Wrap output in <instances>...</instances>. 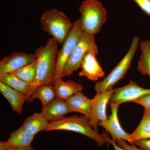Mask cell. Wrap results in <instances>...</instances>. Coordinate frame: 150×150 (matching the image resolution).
I'll list each match as a JSON object with an SVG mask.
<instances>
[{"mask_svg": "<svg viewBox=\"0 0 150 150\" xmlns=\"http://www.w3.org/2000/svg\"><path fill=\"white\" fill-rule=\"evenodd\" d=\"M66 100L72 112H79L89 119L92 105V99L88 98L81 91L70 96Z\"/></svg>", "mask_w": 150, "mask_h": 150, "instance_id": "2e32d148", "label": "cell"}, {"mask_svg": "<svg viewBox=\"0 0 150 150\" xmlns=\"http://www.w3.org/2000/svg\"><path fill=\"white\" fill-rule=\"evenodd\" d=\"M0 81L5 83L18 91L26 94L27 96V99L32 92L31 83L22 80L13 74H0Z\"/></svg>", "mask_w": 150, "mask_h": 150, "instance_id": "ffe728a7", "label": "cell"}, {"mask_svg": "<svg viewBox=\"0 0 150 150\" xmlns=\"http://www.w3.org/2000/svg\"><path fill=\"white\" fill-rule=\"evenodd\" d=\"M114 92L113 88L97 93L92 99V105L89 122L92 127L97 133L100 123L108 120L106 107Z\"/></svg>", "mask_w": 150, "mask_h": 150, "instance_id": "ba28073f", "label": "cell"}, {"mask_svg": "<svg viewBox=\"0 0 150 150\" xmlns=\"http://www.w3.org/2000/svg\"><path fill=\"white\" fill-rule=\"evenodd\" d=\"M131 145L140 140L150 139V112L144 109L141 122L137 129L131 134Z\"/></svg>", "mask_w": 150, "mask_h": 150, "instance_id": "44dd1931", "label": "cell"}, {"mask_svg": "<svg viewBox=\"0 0 150 150\" xmlns=\"http://www.w3.org/2000/svg\"><path fill=\"white\" fill-rule=\"evenodd\" d=\"M95 44L94 35L83 32L80 41L65 66L63 77L69 76L77 71L81 67V62L87 51Z\"/></svg>", "mask_w": 150, "mask_h": 150, "instance_id": "52a82bcc", "label": "cell"}, {"mask_svg": "<svg viewBox=\"0 0 150 150\" xmlns=\"http://www.w3.org/2000/svg\"><path fill=\"white\" fill-rule=\"evenodd\" d=\"M139 41V38L134 36L131 47L126 56L107 76L96 84L94 88L97 93L112 88L115 84L124 77L131 66Z\"/></svg>", "mask_w": 150, "mask_h": 150, "instance_id": "8992f818", "label": "cell"}, {"mask_svg": "<svg viewBox=\"0 0 150 150\" xmlns=\"http://www.w3.org/2000/svg\"><path fill=\"white\" fill-rule=\"evenodd\" d=\"M115 142L119 146L123 148L126 150H143L138 149L134 145L129 144H127L126 140L122 139H118Z\"/></svg>", "mask_w": 150, "mask_h": 150, "instance_id": "484cf974", "label": "cell"}, {"mask_svg": "<svg viewBox=\"0 0 150 150\" xmlns=\"http://www.w3.org/2000/svg\"><path fill=\"white\" fill-rule=\"evenodd\" d=\"M98 54V49L95 44L84 57L81 64L82 70L79 73L80 76L85 77L90 80L95 82L104 76V71L97 60L96 56Z\"/></svg>", "mask_w": 150, "mask_h": 150, "instance_id": "9c48e42d", "label": "cell"}, {"mask_svg": "<svg viewBox=\"0 0 150 150\" xmlns=\"http://www.w3.org/2000/svg\"><path fill=\"white\" fill-rule=\"evenodd\" d=\"M134 146H138L143 150H150V139L140 140L134 142Z\"/></svg>", "mask_w": 150, "mask_h": 150, "instance_id": "4316f807", "label": "cell"}, {"mask_svg": "<svg viewBox=\"0 0 150 150\" xmlns=\"http://www.w3.org/2000/svg\"><path fill=\"white\" fill-rule=\"evenodd\" d=\"M56 97L67 100L70 96L81 91L83 86L73 80L64 81L62 79L56 81L54 85Z\"/></svg>", "mask_w": 150, "mask_h": 150, "instance_id": "e0dca14e", "label": "cell"}, {"mask_svg": "<svg viewBox=\"0 0 150 150\" xmlns=\"http://www.w3.org/2000/svg\"><path fill=\"white\" fill-rule=\"evenodd\" d=\"M8 150H35L32 146H28L25 147L23 148H12V149H9Z\"/></svg>", "mask_w": 150, "mask_h": 150, "instance_id": "f1b7e54d", "label": "cell"}, {"mask_svg": "<svg viewBox=\"0 0 150 150\" xmlns=\"http://www.w3.org/2000/svg\"><path fill=\"white\" fill-rule=\"evenodd\" d=\"M59 43L54 38H48L45 46H40L34 52L38 65L36 77L31 84L32 92L39 86L54 85Z\"/></svg>", "mask_w": 150, "mask_h": 150, "instance_id": "6da1fadb", "label": "cell"}, {"mask_svg": "<svg viewBox=\"0 0 150 150\" xmlns=\"http://www.w3.org/2000/svg\"><path fill=\"white\" fill-rule=\"evenodd\" d=\"M50 123V126L46 131L64 130L76 132L95 141L99 146L108 143L109 137L105 132L100 134L96 132L91 125L88 118L84 115L62 117L59 120Z\"/></svg>", "mask_w": 150, "mask_h": 150, "instance_id": "7a4b0ae2", "label": "cell"}, {"mask_svg": "<svg viewBox=\"0 0 150 150\" xmlns=\"http://www.w3.org/2000/svg\"><path fill=\"white\" fill-rule=\"evenodd\" d=\"M41 29L62 45L72 26L64 13L56 8L44 12L40 18Z\"/></svg>", "mask_w": 150, "mask_h": 150, "instance_id": "277c9868", "label": "cell"}, {"mask_svg": "<svg viewBox=\"0 0 150 150\" xmlns=\"http://www.w3.org/2000/svg\"><path fill=\"white\" fill-rule=\"evenodd\" d=\"M140 50L142 54L138 62V71L142 74L149 75L150 78V40L141 42Z\"/></svg>", "mask_w": 150, "mask_h": 150, "instance_id": "7402d4cb", "label": "cell"}, {"mask_svg": "<svg viewBox=\"0 0 150 150\" xmlns=\"http://www.w3.org/2000/svg\"><path fill=\"white\" fill-rule=\"evenodd\" d=\"M111 108V114L106 122L100 123L99 126H102L108 131L115 142L118 139L126 140L131 144V134L126 133L120 125L118 117V108L120 105L109 103Z\"/></svg>", "mask_w": 150, "mask_h": 150, "instance_id": "7c38bea8", "label": "cell"}, {"mask_svg": "<svg viewBox=\"0 0 150 150\" xmlns=\"http://www.w3.org/2000/svg\"><path fill=\"white\" fill-rule=\"evenodd\" d=\"M149 94H150V89L143 88L138 85L136 82L131 80L127 85L114 89L110 101L114 104L120 105L125 102H134Z\"/></svg>", "mask_w": 150, "mask_h": 150, "instance_id": "30bf717a", "label": "cell"}, {"mask_svg": "<svg viewBox=\"0 0 150 150\" xmlns=\"http://www.w3.org/2000/svg\"><path fill=\"white\" fill-rule=\"evenodd\" d=\"M72 112L65 100L56 98L50 103L43 107L40 113L49 122L59 120L67 113Z\"/></svg>", "mask_w": 150, "mask_h": 150, "instance_id": "4fadbf2b", "label": "cell"}, {"mask_svg": "<svg viewBox=\"0 0 150 150\" xmlns=\"http://www.w3.org/2000/svg\"><path fill=\"white\" fill-rule=\"evenodd\" d=\"M133 102L141 105L144 107L145 110L150 112V94L144 96Z\"/></svg>", "mask_w": 150, "mask_h": 150, "instance_id": "cb8c5ba5", "label": "cell"}, {"mask_svg": "<svg viewBox=\"0 0 150 150\" xmlns=\"http://www.w3.org/2000/svg\"><path fill=\"white\" fill-rule=\"evenodd\" d=\"M0 91L9 103L13 111L21 115L22 112L23 104L27 100V95L18 91L1 81Z\"/></svg>", "mask_w": 150, "mask_h": 150, "instance_id": "9a60e30c", "label": "cell"}, {"mask_svg": "<svg viewBox=\"0 0 150 150\" xmlns=\"http://www.w3.org/2000/svg\"><path fill=\"white\" fill-rule=\"evenodd\" d=\"M145 13L150 16V0H133Z\"/></svg>", "mask_w": 150, "mask_h": 150, "instance_id": "d4e9b609", "label": "cell"}, {"mask_svg": "<svg viewBox=\"0 0 150 150\" xmlns=\"http://www.w3.org/2000/svg\"><path fill=\"white\" fill-rule=\"evenodd\" d=\"M50 125V122L40 113L35 112L31 116L28 117L22 126L28 134L35 136L40 131H46Z\"/></svg>", "mask_w": 150, "mask_h": 150, "instance_id": "ac0fdd59", "label": "cell"}, {"mask_svg": "<svg viewBox=\"0 0 150 150\" xmlns=\"http://www.w3.org/2000/svg\"><path fill=\"white\" fill-rule=\"evenodd\" d=\"M79 9L83 32L93 35L98 33L107 19L102 4L97 0H85Z\"/></svg>", "mask_w": 150, "mask_h": 150, "instance_id": "3957f363", "label": "cell"}, {"mask_svg": "<svg viewBox=\"0 0 150 150\" xmlns=\"http://www.w3.org/2000/svg\"><path fill=\"white\" fill-rule=\"evenodd\" d=\"M56 98L54 86L42 85L35 88L26 101L31 102L35 99L40 100L43 107L50 103Z\"/></svg>", "mask_w": 150, "mask_h": 150, "instance_id": "d6986e66", "label": "cell"}, {"mask_svg": "<svg viewBox=\"0 0 150 150\" xmlns=\"http://www.w3.org/2000/svg\"><path fill=\"white\" fill-rule=\"evenodd\" d=\"M38 61L12 73L18 77L26 82L32 84L36 77Z\"/></svg>", "mask_w": 150, "mask_h": 150, "instance_id": "603a6c76", "label": "cell"}, {"mask_svg": "<svg viewBox=\"0 0 150 150\" xmlns=\"http://www.w3.org/2000/svg\"><path fill=\"white\" fill-rule=\"evenodd\" d=\"M34 135L27 133L22 126L11 133L9 138L0 142V150H8L12 148H23L31 145Z\"/></svg>", "mask_w": 150, "mask_h": 150, "instance_id": "5bb4252c", "label": "cell"}, {"mask_svg": "<svg viewBox=\"0 0 150 150\" xmlns=\"http://www.w3.org/2000/svg\"><path fill=\"white\" fill-rule=\"evenodd\" d=\"M36 60L34 54L15 52L6 56L0 62V74H12L32 64Z\"/></svg>", "mask_w": 150, "mask_h": 150, "instance_id": "8fae6325", "label": "cell"}, {"mask_svg": "<svg viewBox=\"0 0 150 150\" xmlns=\"http://www.w3.org/2000/svg\"><path fill=\"white\" fill-rule=\"evenodd\" d=\"M108 143H110V144L112 145V146H113L115 150H126L125 149H123V148L119 146L115 143V142L112 141L110 138H109V139H108Z\"/></svg>", "mask_w": 150, "mask_h": 150, "instance_id": "83f0119b", "label": "cell"}, {"mask_svg": "<svg viewBox=\"0 0 150 150\" xmlns=\"http://www.w3.org/2000/svg\"><path fill=\"white\" fill-rule=\"evenodd\" d=\"M83 32L80 18L74 22L71 28L62 44V49L58 51L55 82L62 79L65 66L80 41Z\"/></svg>", "mask_w": 150, "mask_h": 150, "instance_id": "5b68a950", "label": "cell"}]
</instances>
